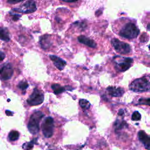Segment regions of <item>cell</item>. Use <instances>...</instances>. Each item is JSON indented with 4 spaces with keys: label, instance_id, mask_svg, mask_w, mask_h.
Returning <instances> with one entry per match:
<instances>
[{
    "label": "cell",
    "instance_id": "cell-12",
    "mask_svg": "<svg viewBox=\"0 0 150 150\" xmlns=\"http://www.w3.org/2000/svg\"><path fill=\"white\" fill-rule=\"evenodd\" d=\"M108 94L112 97H120L123 95L124 91L120 87H108L107 88Z\"/></svg>",
    "mask_w": 150,
    "mask_h": 150
},
{
    "label": "cell",
    "instance_id": "cell-15",
    "mask_svg": "<svg viewBox=\"0 0 150 150\" xmlns=\"http://www.w3.org/2000/svg\"><path fill=\"white\" fill-rule=\"evenodd\" d=\"M1 38L2 40L8 42L10 40L9 33L6 28L1 29Z\"/></svg>",
    "mask_w": 150,
    "mask_h": 150
},
{
    "label": "cell",
    "instance_id": "cell-10",
    "mask_svg": "<svg viewBox=\"0 0 150 150\" xmlns=\"http://www.w3.org/2000/svg\"><path fill=\"white\" fill-rule=\"evenodd\" d=\"M138 137L145 149L150 150V136L147 135L144 131H139L138 133Z\"/></svg>",
    "mask_w": 150,
    "mask_h": 150
},
{
    "label": "cell",
    "instance_id": "cell-3",
    "mask_svg": "<svg viewBox=\"0 0 150 150\" xmlns=\"http://www.w3.org/2000/svg\"><path fill=\"white\" fill-rule=\"evenodd\" d=\"M44 116L40 111H35L30 116L28 124V128L29 131L32 134H36L39 131V124Z\"/></svg>",
    "mask_w": 150,
    "mask_h": 150
},
{
    "label": "cell",
    "instance_id": "cell-19",
    "mask_svg": "<svg viewBox=\"0 0 150 150\" xmlns=\"http://www.w3.org/2000/svg\"><path fill=\"white\" fill-rule=\"evenodd\" d=\"M79 104H80V107H81V108L84 110H86L90 108V103L85 99L80 100Z\"/></svg>",
    "mask_w": 150,
    "mask_h": 150
},
{
    "label": "cell",
    "instance_id": "cell-23",
    "mask_svg": "<svg viewBox=\"0 0 150 150\" xmlns=\"http://www.w3.org/2000/svg\"><path fill=\"white\" fill-rule=\"evenodd\" d=\"M18 87L22 90H25L28 87V83L26 81H22L18 84Z\"/></svg>",
    "mask_w": 150,
    "mask_h": 150
},
{
    "label": "cell",
    "instance_id": "cell-28",
    "mask_svg": "<svg viewBox=\"0 0 150 150\" xmlns=\"http://www.w3.org/2000/svg\"><path fill=\"white\" fill-rule=\"evenodd\" d=\"M146 29L149 30H150V22L149 23H147V26H146Z\"/></svg>",
    "mask_w": 150,
    "mask_h": 150
},
{
    "label": "cell",
    "instance_id": "cell-25",
    "mask_svg": "<svg viewBox=\"0 0 150 150\" xmlns=\"http://www.w3.org/2000/svg\"><path fill=\"white\" fill-rule=\"evenodd\" d=\"M60 1L64 2H67V3H73V2L78 1L79 0H60Z\"/></svg>",
    "mask_w": 150,
    "mask_h": 150
},
{
    "label": "cell",
    "instance_id": "cell-14",
    "mask_svg": "<svg viewBox=\"0 0 150 150\" xmlns=\"http://www.w3.org/2000/svg\"><path fill=\"white\" fill-rule=\"evenodd\" d=\"M40 43L42 47L44 49H46V48L49 47L51 45L49 38L48 37L47 35L43 36V37L41 38L40 40Z\"/></svg>",
    "mask_w": 150,
    "mask_h": 150
},
{
    "label": "cell",
    "instance_id": "cell-2",
    "mask_svg": "<svg viewBox=\"0 0 150 150\" xmlns=\"http://www.w3.org/2000/svg\"><path fill=\"white\" fill-rule=\"evenodd\" d=\"M129 88L134 92L150 91V75H146L134 80L130 84Z\"/></svg>",
    "mask_w": 150,
    "mask_h": 150
},
{
    "label": "cell",
    "instance_id": "cell-7",
    "mask_svg": "<svg viewBox=\"0 0 150 150\" xmlns=\"http://www.w3.org/2000/svg\"><path fill=\"white\" fill-rule=\"evenodd\" d=\"M111 44L114 49L119 53L127 54L131 52V49L130 46L123 42H121L117 39H113L111 41Z\"/></svg>",
    "mask_w": 150,
    "mask_h": 150
},
{
    "label": "cell",
    "instance_id": "cell-21",
    "mask_svg": "<svg viewBox=\"0 0 150 150\" xmlns=\"http://www.w3.org/2000/svg\"><path fill=\"white\" fill-rule=\"evenodd\" d=\"M138 104H143V105H150V97L145 98H141L138 100Z\"/></svg>",
    "mask_w": 150,
    "mask_h": 150
},
{
    "label": "cell",
    "instance_id": "cell-4",
    "mask_svg": "<svg viewBox=\"0 0 150 150\" xmlns=\"http://www.w3.org/2000/svg\"><path fill=\"white\" fill-rule=\"evenodd\" d=\"M113 62L116 70L118 71L123 72L131 67L133 60L131 58L117 56L113 57Z\"/></svg>",
    "mask_w": 150,
    "mask_h": 150
},
{
    "label": "cell",
    "instance_id": "cell-24",
    "mask_svg": "<svg viewBox=\"0 0 150 150\" xmlns=\"http://www.w3.org/2000/svg\"><path fill=\"white\" fill-rule=\"evenodd\" d=\"M22 1H23V0H7V2L9 4H15L18 2H21Z\"/></svg>",
    "mask_w": 150,
    "mask_h": 150
},
{
    "label": "cell",
    "instance_id": "cell-11",
    "mask_svg": "<svg viewBox=\"0 0 150 150\" xmlns=\"http://www.w3.org/2000/svg\"><path fill=\"white\" fill-rule=\"evenodd\" d=\"M49 57L51 60L53 62L54 65L60 70H63L66 65V62L57 56L54 55H50Z\"/></svg>",
    "mask_w": 150,
    "mask_h": 150
},
{
    "label": "cell",
    "instance_id": "cell-27",
    "mask_svg": "<svg viewBox=\"0 0 150 150\" xmlns=\"http://www.w3.org/2000/svg\"><path fill=\"white\" fill-rule=\"evenodd\" d=\"M4 56H5V55H4V53L1 52V61L3 60V59H4Z\"/></svg>",
    "mask_w": 150,
    "mask_h": 150
},
{
    "label": "cell",
    "instance_id": "cell-6",
    "mask_svg": "<svg viewBox=\"0 0 150 150\" xmlns=\"http://www.w3.org/2000/svg\"><path fill=\"white\" fill-rule=\"evenodd\" d=\"M54 129L53 119L48 117L45 119L42 124V130L44 136L46 138H50L53 135Z\"/></svg>",
    "mask_w": 150,
    "mask_h": 150
},
{
    "label": "cell",
    "instance_id": "cell-18",
    "mask_svg": "<svg viewBox=\"0 0 150 150\" xmlns=\"http://www.w3.org/2000/svg\"><path fill=\"white\" fill-rule=\"evenodd\" d=\"M19 134L16 131H12L9 133V135H8L9 139L11 141H14L17 140L19 138Z\"/></svg>",
    "mask_w": 150,
    "mask_h": 150
},
{
    "label": "cell",
    "instance_id": "cell-29",
    "mask_svg": "<svg viewBox=\"0 0 150 150\" xmlns=\"http://www.w3.org/2000/svg\"><path fill=\"white\" fill-rule=\"evenodd\" d=\"M149 49H150V45L149 46Z\"/></svg>",
    "mask_w": 150,
    "mask_h": 150
},
{
    "label": "cell",
    "instance_id": "cell-16",
    "mask_svg": "<svg viewBox=\"0 0 150 150\" xmlns=\"http://www.w3.org/2000/svg\"><path fill=\"white\" fill-rule=\"evenodd\" d=\"M51 87H52V90H53L54 93L56 94H59L60 93H62L65 90V88L64 87H62L61 86H60L58 84H54L52 85Z\"/></svg>",
    "mask_w": 150,
    "mask_h": 150
},
{
    "label": "cell",
    "instance_id": "cell-20",
    "mask_svg": "<svg viewBox=\"0 0 150 150\" xmlns=\"http://www.w3.org/2000/svg\"><path fill=\"white\" fill-rule=\"evenodd\" d=\"M33 144H34V140L33 141L32 140L30 142L25 143L22 146L25 150H30L33 147Z\"/></svg>",
    "mask_w": 150,
    "mask_h": 150
},
{
    "label": "cell",
    "instance_id": "cell-17",
    "mask_svg": "<svg viewBox=\"0 0 150 150\" xmlns=\"http://www.w3.org/2000/svg\"><path fill=\"white\" fill-rule=\"evenodd\" d=\"M114 125L115 127V130L121 129L122 128H124L128 127L127 124L124 121H119V120L116 121V122L114 124Z\"/></svg>",
    "mask_w": 150,
    "mask_h": 150
},
{
    "label": "cell",
    "instance_id": "cell-26",
    "mask_svg": "<svg viewBox=\"0 0 150 150\" xmlns=\"http://www.w3.org/2000/svg\"><path fill=\"white\" fill-rule=\"evenodd\" d=\"M5 112H6V114L7 115H12V112H11V111H8V110H6V111H5Z\"/></svg>",
    "mask_w": 150,
    "mask_h": 150
},
{
    "label": "cell",
    "instance_id": "cell-1",
    "mask_svg": "<svg viewBox=\"0 0 150 150\" xmlns=\"http://www.w3.org/2000/svg\"><path fill=\"white\" fill-rule=\"evenodd\" d=\"M117 33L120 36L126 39H134L137 37L139 30L134 22L128 20H121L118 22Z\"/></svg>",
    "mask_w": 150,
    "mask_h": 150
},
{
    "label": "cell",
    "instance_id": "cell-13",
    "mask_svg": "<svg viewBox=\"0 0 150 150\" xmlns=\"http://www.w3.org/2000/svg\"><path fill=\"white\" fill-rule=\"evenodd\" d=\"M78 40L80 43H83L88 47H96V43L95 42L89 38H87V37L81 35L78 37Z\"/></svg>",
    "mask_w": 150,
    "mask_h": 150
},
{
    "label": "cell",
    "instance_id": "cell-8",
    "mask_svg": "<svg viewBox=\"0 0 150 150\" xmlns=\"http://www.w3.org/2000/svg\"><path fill=\"white\" fill-rule=\"evenodd\" d=\"M37 8L35 3L32 1L29 0L24 3L22 5H21L18 8H15L13 10L16 12H19L23 13H33L36 10Z\"/></svg>",
    "mask_w": 150,
    "mask_h": 150
},
{
    "label": "cell",
    "instance_id": "cell-9",
    "mask_svg": "<svg viewBox=\"0 0 150 150\" xmlns=\"http://www.w3.org/2000/svg\"><path fill=\"white\" fill-rule=\"evenodd\" d=\"M13 70L12 66L9 63L4 64L1 69L0 74L1 79L2 80H7L12 77L13 75Z\"/></svg>",
    "mask_w": 150,
    "mask_h": 150
},
{
    "label": "cell",
    "instance_id": "cell-22",
    "mask_svg": "<svg viewBox=\"0 0 150 150\" xmlns=\"http://www.w3.org/2000/svg\"><path fill=\"white\" fill-rule=\"evenodd\" d=\"M141 118V115L140 113L138 111H135L132 113V116H131L132 120H133V121H138V120H140Z\"/></svg>",
    "mask_w": 150,
    "mask_h": 150
},
{
    "label": "cell",
    "instance_id": "cell-5",
    "mask_svg": "<svg viewBox=\"0 0 150 150\" xmlns=\"http://www.w3.org/2000/svg\"><path fill=\"white\" fill-rule=\"evenodd\" d=\"M44 100V95L43 93L37 88H35L32 93L27 99V103L30 105H38L43 103Z\"/></svg>",
    "mask_w": 150,
    "mask_h": 150
}]
</instances>
